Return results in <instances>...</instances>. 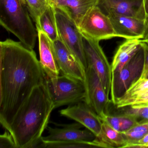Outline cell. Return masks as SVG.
I'll use <instances>...</instances> for the list:
<instances>
[{"label": "cell", "instance_id": "1", "mask_svg": "<svg viewBox=\"0 0 148 148\" xmlns=\"http://www.w3.org/2000/svg\"><path fill=\"white\" fill-rule=\"evenodd\" d=\"M45 77L33 49L10 39L0 42V123L5 130Z\"/></svg>", "mask_w": 148, "mask_h": 148}, {"label": "cell", "instance_id": "2", "mask_svg": "<svg viewBox=\"0 0 148 148\" xmlns=\"http://www.w3.org/2000/svg\"><path fill=\"white\" fill-rule=\"evenodd\" d=\"M54 109L45 84L37 86L7 129L17 148H32L42 138Z\"/></svg>", "mask_w": 148, "mask_h": 148}, {"label": "cell", "instance_id": "3", "mask_svg": "<svg viewBox=\"0 0 148 148\" xmlns=\"http://www.w3.org/2000/svg\"><path fill=\"white\" fill-rule=\"evenodd\" d=\"M0 24L25 45L34 48L38 32L21 0H0Z\"/></svg>", "mask_w": 148, "mask_h": 148}, {"label": "cell", "instance_id": "4", "mask_svg": "<svg viewBox=\"0 0 148 148\" xmlns=\"http://www.w3.org/2000/svg\"><path fill=\"white\" fill-rule=\"evenodd\" d=\"M44 84L54 109L84 100L85 87L83 81L61 75L53 78L46 77Z\"/></svg>", "mask_w": 148, "mask_h": 148}, {"label": "cell", "instance_id": "5", "mask_svg": "<svg viewBox=\"0 0 148 148\" xmlns=\"http://www.w3.org/2000/svg\"><path fill=\"white\" fill-rule=\"evenodd\" d=\"M55 8L60 39L86 71L88 65L84 50L83 35L74 21L63 10Z\"/></svg>", "mask_w": 148, "mask_h": 148}, {"label": "cell", "instance_id": "6", "mask_svg": "<svg viewBox=\"0 0 148 148\" xmlns=\"http://www.w3.org/2000/svg\"><path fill=\"white\" fill-rule=\"evenodd\" d=\"M145 49L141 47L132 58L119 72L112 73L111 88V100L115 104L116 100L122 97L129 87L141 77L143 68Z\"/></svg>", "mask_w": 148, "mask_h": 148}, {"label": "cell", "instance_id": "7", "mask_svg": "<svg viewBox=\"0 0 148 148\" xmlns=\"http://www.w3.org/2000/svg\"><path fill=\"white\" fill-rule=\"evenodd\" d=\"M78 27L83 36L97 41L117 37L110 18L97 5L87 12Z\"/></svg>", "mask_w": 148, "mask_h": 148}, {"label": "cell", "instance_id": "8", "mask_svg": "<svg viewBox=\"0 0 148 148\" xmlns=\"http://www.w3.org/2000/svg\"><path fill=\"white\" fill-rule=\"evenodd\" d=\"M83 45L88 66H91L97 74L106 95L110 98L112 71L99 41L83 35Z\"/></svg>", "mask_w": 148, "mask_h": 148}, {"label": "cell", "instance_id": "9", "mask_svg": "<svg viewBox=\"0 0 148 148\" xmlns=\"http://www.w3.org/2000/svg\"><path fill=\"white\" fill-rule=\"evenodd\" d=\"M86 95L84 101L99 116L107 113L110 98L104 90L99 77L91 66L86 71L84 81Z\"/></svg>", "mask_w": 148, "mask_h": 148}, {"label": "cell", "instance_id": "10", "mask_svg": "<svg viewBox=\"0 0 148 148\" xmlns=\"http://www.w3.org/2000/svg\"><path fill=\"white\" fill-rule=\"evenodd\" d=\"M60 114L81 124L92 132L97 138L101 135L102 120L99 115L84 101L69 105L60 111Z\"/></svg>", "mask_w": 148, "mask_h": 148}, {"label": "cell", "instance_id": "11", "mask_svg": "<svg viewBox=\"0 0 148 148\" xmlns=\"http://www.w3.org/2000/svg\"><path fill=\"white\" fill-rule=\"evenodd\" d=\"M53 43L56 62L61 74L84 82L86 71L66 46L60 39Z\"/></svg>", "mask_w": 148, "mask_h": 148}, {"label": "cell", "instance_id": "12", "mask_svg": "<svg viewBox=\"0 0 148 148\" xmlns=\"http://www.w3.org/2000/svg\"><path fill=\"white\" fill-rule=\"evenodd\" d=\"M61 126V128L47 127L49 135L42 137L43 140L45 142H90L97 137L88 129L81 130L84 126L78 123Z\"/></svg>", "mask_w": 148, "mask_h": 148}, {"label": "cell", "instance_id": "13", "mask_svg": "<svg viewBox=\"0 0 148 148\" xmlns=\"http://www.w3.org/2000/svg\"><path fill=\"white\" fill-rule=\"evenodd\" d=\"M107 15L111 21L117 37L126 40L143 38L145 30V20L114 13Z\"/></svg>", "mask_w": 148, "mask_h": 148}, {"label": "cell", "instance_id": "14", "mask_svg": "<svg viewBox=\"0 0 148 148\" xmlns=\"http://www.w3.org/2000/svg\"><path fill=\"white\" fill-rule=\"evenodd\" d=\"M97 6L106 14L114 13L145 21L143 0H98Z\"/></svg>", "mask_w": 148, "mask_h": 148}, {"label": "cell", "instance_id": "15", "mask_svg": "<svg viewBox=\"0 0 148 148\" xmlns=\"http://www.w3.org/2000/svg\"><path fill=\"white\" fill-rule=\"evenodd\" d=\"M36 30L39 40L40 63L46 77L48 78L58 77L60 73L56 62L53 41L41 30Z\"/></svg>", "mask_w": 148, "mask_h": 148}, {"label": "cell", "instance_id": "16", "mask_svg": "<svg viewBox=\"0 0 148 148\" xmlns=\"http://www.w3.org/2000/svg\"><path fill=\"white\" fill-rule=\"evenodd\" d=\"M142 41L137 39L126 40L120 45L112 63V73L119 72L132 58L141 47Z\"/></svg>", "mask_w": 148, "mask_h": 148}, {"label": "cell", "instance_id": "17", "mask_svg": "<svg viewBox=\"0 0 148 148\" xmlns=\"http://www.w3.org/2000/svg\"><path fill=\"white\" fill-rule=\"evenodd\" d=\"M98 2V0H69L59 3L54 8L63 10L78 27L87 12L97 5Z\"/></svg>", "mask_w": 148, "mask_h": 148}, {"label": "cell", "instance_id": "18", "mask_svg": "<svg viewBox=\"0 0 148 148\" xmlns=\"http://www.w3.org/2000/svg\"><path fill=\"white\" fill-rule=\"evenodd\" d=\"M36 27L45 33L53 42L59 39L55 8L51 4L40 16Z\"/></svg>", "mask_w": 148, "mask_h": 148}, {"label": "cell", "instance_id": "19", "mask_svg": "<svg viewBox=\"0 0 148 148\" xmlns=\"http://www.w3.org/2000/svg\"><path fill=\"white\" fill-rule=\"evenodd\" d=\"M148 90V79L139 78L116 99L115 105L117 108L128 107L132 101L143 96Z\"/></svg>", "mask_w": 148, "mask_h": 148}, {"label": "cell", "instance_id": "20", "mask_svg": "<svg viewBox=\"0 0 148 148\" xmlns=\"http://www.w3.org/2000/svg\"><path fill=\"white\" fill-rule=\"evenodd\" d=\"M97 138L103 148H123L126 143V140L120 132L103 122L101 135Z\"/></svg>", "mask_w": 148, "mask_h": 148}, {"label": "cell", "instance_id": "21", "mask_svg": "<svg viewBox=\"0 0 148 148\" xmlns=\"http://www.w3.org/2000/svg\"><path fill=\"white\" fill-rule=\"evenodd\" d=\"M45 148H103L102 144L97 137L92 141H74L67 142H45Z\"/></svg>", "mask_w": 148, "mask_h": 148}, {"label": "cell", "instance_id": "22", "mask_svg": "<svg viewBox=\"0 0 148 148\" xmlns=\"http://www.w3.org/2000/svg\"><path fill=\"white\" fill-rule=\"evenodd\" d=\"M33 20L37 23L40 16L50 5L48 0H24Z\"/></svg>", "mask_w": 148, "mask_h": 148}, {"label": "cell", "instance_id": "23", "mask_svg": "<svg viewBox=\"0 0 148 148\" xmlns=\"http://www.w3.org/2000/svg\"><path fill=\"white\" fill-rule=\"evenodd\" d=\"M123 108V115L135 118L139 124L148 122V106L136 108L129 106Z\"/></svg>", "mask_w": 148, "mask_h": 148}, {"label": "cell", "instance_id": "24", "mask_svg": "<svg viewBox=\"0 0 148 148\" xmlns=\"http://www.w3.org/2000/svg\"><path fill=\"white\" fill-rule=\"evenodd\" d=\"M99 117L102 122L106 123L116 130L120 132L121 123V116H112L108 115L107 113H104L99 116Z\"/></svg>", "mask_w": 148, "mask_h": 148}, {"label": "cell", "instance_id": "25", "mask_svg": "<svg viewBox=\"0 0 148 148\" xmlns=\"http://www.w3.org/2000/svg\"><path fill=\"white\" fill-rule=\"evenodd\" d=\"M121 118V127L120 132L125 131L139 124L135 118L126 115H120Z\"/></svg>", "mask_w": 148, "mask_h": 148}, {"label": "cell", "instance_id": "26", "mask_svg": "<svg viewBox=\"0 0 148 148\" xmlns=\"http://www.w3.org/2000/svg\"><path fill=\"white\" fill-rule=\"evenodd\" d=\"M0 148H17L12 136L7 130L0 136Z\"/></svg>", "mask_w": 148, "mask_h": 148}, {"label": "cell", "instance_id": "27", "mask_svg": "<svg viewBox=\"0 0 148 148\" xmlns=\"http://www.w3.org/2000/svg\"><path fill=\"white\" fill-rule=\"evenodd\" d=\"M129 106L135 108L148 106V95L135 99L130 103Z\"/></svg>", "mask_w": 148, "mask_h": 148}, {"label": "cell", "instance_id": "28", "mask_svg": "<svg viewBox=\"0 0 148 148\" xmlns=\"http://www.w3.org/2000/svg\"><path fill=\"white\" fill-rule=\"evenodd\" d=\"M145 49V60L143 70L148 68V44L142 42Z\"/></svg>", "mask_w": 148, "mask_h": 148}, {"label": "cell", "instance_id": "29", "mask_svg": "<svg viewBox=\"0 0 148 148\" xmlns=\"http://www.w3.org/2000/svg\"><path fill=\"white\" fill-rule=\"evenodd\" d=\"M145 27L143 37L141 40V41L148 44V16H147L145 21Z\"/></svg>", "mask_w": 148, "mask_h": 148}, {"label": "cell", "instance_id": "30", "mask_svg": "<svg viewBox=\"0 0 148 148\" xmlns=\"http://www.w3.org/2000/svg\"><path fill=\"white\" fill-rule=\"evenodd\" d=\"M136 143H138L141 144L145 145H148V133L145 135L141 139H139L137 142Z\"/></svg>", "mask_w": 148, "mask_h": 148}, {"label": "cell", "instance_id": "31", "mask_svg": "<svg viewBox=\"0 0 148 148\" xmlns=\"http://www.w3.org/2000/svg\"><path fill=\"white\" fill-rule=\"evenodd\" d=\"M69 1V0H50V3L52 5L55 7L59 3L64 2V1Z\"/></svg>", "mask_w": 148, "mask_h": 148}, {"label": "cell", "instance_id": "32", "mask_svg": "<svg viewBox=\"0 0 148 148\" xmlns=\"http://www.w3.org/2000/svg\"><path fill=\"white\" fill-rule=\"evenodd\" d=\"M143 8L146 18L148 16V0H143Z\"/></svg>", "mask_w": 148, "mask_h": 148}, {"label": "cell", "instance_id": "33", "mask_svg": "<svg viewBox=\"0 0 148 148\" xmlns=\"http://www.w3.org/2000/svg\"><path fill=\"white\" fill-rule=\"evenodd\" d=\"M140 78L148 79V68L145 69V70H143Z\"/></svg>", "mask_w": 148, "mask_h": 148}, {"label": "cell", "instance_id": "34", "mask_svg": "<svg viewBox=\"0 0 148 148\" xmlns=\"http://www.w3.org/2000/svg\"><path fill=\"white\" fill-rule=\"evenodd\" d=\"M21 1H22V2L25 5V1L24 0H21Z\"/></svg>", "mask_w": 148, "mask_h": 148}, {"label": "cell", "instance_id": "35", "mask_svg": "<svg viewBox=\"0 0 148 148\" xmlns=\"http://www.w3.org/2000/svg\"><path fill=\"white\" fill-rule=\"evenodd\" d=\"M48 1H50V0H48Z\"/></svg>", "mask_w": 148, "mask_h": 148}]
</instances>
